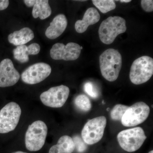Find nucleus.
I'll use <instances>...</instances> for the list:
<instances>
[{
    "label": "nucleus",
    "mask_w": 153,
    "mask_h": 153,
    "mask_svg": "<svg viewBox=\"0 0 153 153\" xmlns=\"http://www.w3.org/2000/svg\"><path fill=\"white\" fill-rule=\"evenodd\" d=\"M41 50V47L37 43H33L27 47L28 55H36L38 54Z\"/></svg>",
    "instance_id": "24"
},
{
    "label": "nucleus",
    "mask_w": 153,
    "mask_h": 153,
    "mask_svg": "<svg viewBox=\"0 0 153 153\" xmlns=\"http://www.w3.org/2000/svg\"><path fill=\"white\" fill-rule=\"evenodd\" d=\"M14 57L20 63H25L29 60L27 53V47L26 45L18 46L13 51Z\"/></svg>",
    "instance_id": "20"
},
{
    "label": "nucleus",
    "mask_w": 153,
    "mask_h": 153,
    "mask_svg": "<svg viewBox=\"0 0 153 153\" xmlns=\"http://www.w3.org/2000/svg\"><path fill=\"white\" fill-rule=\"evenodd\" d=\"M82 48H82V47H80V49H81H81H82Z\"/></svg>",
    "instance_id": "32"
},
{
    "label": "nucleus",
    "mask_w": 153,
    "mask_h": 153,
    "mask_svg": "<svg viewBox=\"0 0 153 153\" xmlns=\"http://www.w3.org/2000/svg\"><path fill=\"white\" fill-rule=\"evenodd\" d=\"M127 30L126 21L120 16H110L102 22L99 29L100 41L105 44H112L119 35Z\"/></svg>",
    "instance_id": "2"
},
{
    "label": "nucleus",
    "mask_w": 153,
    "mask_h": 153,
    "mask_svg": "<svg viewBox=\"0 0 153 153\" xmlns=\"http://www.w3.org/2000/svg\"><path fill=\"white\" fill-rule=\"evenodd\" d=\"M149 153H153V151L152 150L150 151V152Z\"/></svg>",
    "instance_id": "30"
},
{
    "label": "nucleus",
    "mask_w": 153,
    "mask_h": 153,
    "mask_svg": "<svg viewBox=\"0 0 153 153\" xmlns=\"http://www.w3.org/2000/svg\"><path fill=\"white\" fill-rule=\"evenodd\" d=\"M84 90L85 93L93 98H97L98 97V91L93 83L88 82L84 85Z\"/></svg>",
    "instance_id": "22"
},
{
    "label": "nucleus",
    "mask_w": 153,
    "mask_h": 153,
    "mask_svg": "<svg viewBox=\"0 0 153 153\" xmlns=\"http://www.w3.org/2000/svg\"><path fill=\"white\" fill-rule=\"evenodd\" d=\"M93 4L102 13L114 10L116 5L113 0H93Z\"/></svg>",
    "instance_id": "18"
},
{
    "label": "nucleus",
    "mask_w": 153,
    "mask_h": 153,
    "mask_svg": "<svg viewBox=\"0 0 153 153\" xmlns=\"http://www.w3.org/2000/svg\"><path fill=\"white\" fill-rule=\"evenodd\" d=\"M69 88L64 85H60L49 88L43 92L40 95L42 103L51 108H60L66 103L69 96Z\"/></svg>",
    "instance_id": "9"
},
{
    "label": "nucleus",
    "mask_w": 153,
    "mask_h": 153,
    "mask_svg": "<svg viewBox=\"0 0 153 153\" xmlns=\"http://www.w3.org/2000/svg\"><path fill=\"white\" fill-rule=\"evenodd\" d=\"M22 110L18 103L10 102L0 111V133L13 131L19 123Z\"/></svg>",
    "instance_id": "6"
},
{
    "label": "nucleus",
    "mask_w": 153,
    "mask_h": 153,
    "mask_svg": "<svg viewBox=\"0 0 153 153\" xmlns=\"http://www.w3.org/2000/svg\"><path fill=\"white\" fill-rule=\"evenodd\" d=\"M20 74L10 59H4L0 63V87L13 86L19 81Z\"/></svg>",
    "instance_id": "12"
},
{
    "label": "nucleus",
    "mask_w": 153,
    "mask_h": 153,
    "mask_svg": "<svg viewBox=\"0 0 153 153\" xmlns=\"http://www.w3.org/2000/svg\"><path fill=\"white\" fill-rule=\"evenodd\" d=\"M81 50L79 44L73 42L68 43L66 45L57 43L50 50V56L55 60H74L79 58Z\"/></svg>",
    "instance_id": "11"
},
{
    "label": "nucleus",
    "mask_w": 153,
    "mask_h": 153,
    "mask_svg": "<svg viewBox=\"0 0 153 153\" xmlns=\"http://www.w3.org/2000/svg\"><path fill=\"white\" fill-rule=\"evenodd\" d=\"M153 74V59L148 56H143L134 60L130 71L131 81L135 85L147 82Z\"/></svg>",
    "instance_id": "4"
},
{
    "label": "nucleus",
    "mask_w": 153,
    "mask_h": 153,
    "mask_svg": "<svg viewBox=\"0 0 153 153\" xmlns=\"http://www.w3.org/2000/svg\"><path fill=\"white\" fill-rule=\"evenodd\" d=\"M72 139L75 145V149H76L77 152L83 153L87 149V146L80 137L78 136H75Z\"/></svg>",
    "instance_id": "23"
},
{
    "label": "nucleus",
    "mask_w": 153,
    "mask_h": 153,
    "mask_svg": "<svg viewBox=\"0 0 153 153\" xmlns=\"http://www.w3.org/2000/svg\"><path fill=\"white\" fill-rule=\"evenodd\" d=\"M141 7L145 11L152 12L153 11V1L152 0H142L141 1Z\"/></svg>",
    "instance_id": "25"
},
{
    "label": "nucleus",
    "mask_w": 153,
    "mask_h": 153,
    "mask_svg": "<svg viewBox=\"0 0 153 153\" xmlns=\"http://www.w3.org/2000/svg\"><path fill=\"white\" fill-rule=\"evenodd\" d=\"M48 133L47 125L41 120L34 122L25 134L26 147L30 152H37L44 146Z\"/></svg>",
    "instance_id": "3"
},
{
    "label": "nucleus",
    "mask_w": 153,
    "mask_h": 153,
    "mask_svg": "<svg viewBox=\"0 0 153 153\" xmlns=\"http://www.w3.org/2000/svg\"><path fill=\"white\" fill-rule=\"evenodd\" d=\"M128 106L122 104H117L114 107L110 113V116L114 120L121 121Z\"/></svg>",
    "instance_id": "21"
},
{
    "label": "nucleus",
    "mask_w": 153,
    "mask_h": 153,
    "mask_svg": "<svg viewBox=\"0 0 153 153\" xmlns=\"http://www.w3.org/2000/svg\"><path fill=\"white\" fill-rule=\"evenodd\" d=\"M74 104L77 108L84 112H87L91 109V102L89 99L84 94L77 96L74 100Z\"/></svg>",
    "instance_id": "19"
},
{
    "label": "nucleus",
    "mask_w": 153,
    "mask_h": 153,
    "mask_svg": "<svg viewBox=\"0 0 153 153\" xmlns=\"http://www.w3.org/2000/svg\"><path fill=\"white\" fill-rule=\"evenodd\" d=\"M100 18V15L96 9L89 8L85 12L82 20H78L75 23V30L78 33H84L90 25L97 23Z\"/></svg>",
    "instance_id": "14"
},
{
    "label": "nucleus",
    "mask_w": 153,
    "mask_h": 153,
    "mask_svg": "<svg viewBox=\"0 0 153 153\" xmlns=\"http://www.w3.org/2000/svg\"><path fill=\"white\" fill-rule=\"evenodd\" d=\"M52 68L49 64L38 63L33 64L25 69L21 77L25 83L33 85L40 83L48 77L51 74Z\"/></svg>",
    "instance_id": "10"
},
{
    "label": "nucleus",
    "mask_w": 153,
    "mask_h": 153,
    "mask_svg": "<svg viewBox=\"0 0 153 153\" xmlns=\"http://www.w3.org/2000/svg\"><path fill=\"white\" fill-rule=\"evenodd\" d=\"M146 138L144 131L141 127L125 130L120 131L117 136L121 147L129 152L138 150Z\"/></svg>",
    "instance_id": "5"
},
{
    "label": "nucleus",
    "mask_w": 153,
    "mask_h": 153,
    "mask_svg": "<svg viewBox=\"0 0 153 153\" xmlns=\"http://www.w3.org/2000/svg\"><path fill=\"white\" fill-rule=\"evenodd\" d=\"M110 108H107V111H108V110H109Z\"/></svg>",
    "instance_id": "31"
},
{
    "label": "nucleus",
    "mask_w": 153,
    "mask_h": 153,
    "mask_svg": "<svg viewBox=\"0 0 153 153\" xmlns=\"http://www.w3.org/2000/svg\"><path fill=\"white\" fill-rule=\"evenodd\" d=\"M52 10L47 0H37L33 6L32 15L34 19L39 17L41 20H44L50 16Z\"/></svg>",
    "instance_id": "17"
},
{
    "label": "nucleus",
    "mask_w": 153,
    "mask_h": 153,
    "mask_svg": "<svg viewBox=\"0 0 153 153\" xmlns=\"http://www.w3.org/2000/svg\"><path fill=\"white\" fill-rule=\"evenodd\" d=\"M107 120L104 116H100L89 120L83 127L81 133L85 143L93 145L99 142L104 134Z\"/></svg>",
    "instance_id": "7"
},
{
    "label": "nucleus",
    "mask_w": 153,
    "mask_h": 153,
    "mask_svg": "<svg viewBox=\"0 0 153 153\" xmlns=\"http://www.w3.org/2000/svg\"><path fill=\"white\" fill-rule=\"evenodd\" d=\"M150 109L147 104L138 102L128 107L122 118L121 123L126 127H132L143 123L147 119Z\"/></svg>",
    "instance_id": "8"
},
{
    "label": "nucleus",
    "mask_w": 153,
    "mask_h": 153,
    "mask_svg": "<svg viewBox=\"0 0 153 153\" xmlns=\"http://www.w3.org/2000/svg\"><path fill=\"white\" fill-rule=\"evenodd\" d=\"M13 153H27L26 152H21V151H18V152H13Z\"/></svg>",
    "instance_id": "29"
},
{
    "label": "nucleus",
    "mask_w": 153,
    "mask_h": 153,
    "mask_svg": "<svg viewBox=\"0 0 153 153\" xmlns=\"http://www.w3.org/2000/svg\"><path fill=\"white\" fill-rule=\"evenodd\" d=\"M67 20L65 15H57L51 22L50 26L47 28L45 35L50 39H55L61 36L67 27Z\"/></svg>",
    "instance_id": "13"
},
{
    "label": "nucleus",
    "mask_w": 153,
    "mask_h": 153,
    "mask_svg": "<svg viewBox=\"0 0 153 153\" xmlns=\"http://www.w3.org/2000/svg\"><path fill=\"white\" fill-rule=\"evenodd\" d=\"M120 1L122 3H129L131 1V0H121Z\"/></svg>",
    "instance_id": "28"
},
{
    "label": "nucleus",
    "mask_w": 153,
    "mask_h": 153,
    "mask_svg": "<svg viewBox=\"0 0 153 153\" xmlns=\"http://www.w3.org/2000/svg\"><path fill=\"white\" fill-rule=\"evenodd\" d=\"M36 0H25L24 3L29 7H33L36 4Z\"/></svg>",
    "instance_id": "27"
},
{
    "label": "nucleus",
    "mask_w": 153,
    "mask_h": 153,
    "mask_svg": "<svg viewBox=\"0 0 153 153\" xmlns=\"http://www.w3.org/2000/svg\"><path fill=\"white\" fill-rule=\"evenodd\" d=\"M10 2L8 0H0V11L6 10L8 7Z\"/></svg>",
    "instance_id": "26"
},
{
    "label": "nucleus",
    "mask_w": 153,
    "mask_h": 153,
    "mask_svg": "<svg viewBox=\"0 0 153 153\" xmlns=\"http://www.w3.org/2000/svg\"><path fill=\"white\" fill-rule=\"evenodd\" d=\"M100 66L105 79L113 82L117 79L122 64L121 55L117 50L106 49L100 56Z\"/></svg>",
    "instance_id": "1"
},
{
    "label": "nucleus",
    "mask_w": 153,
    "mask_h": 153,
    "mask_svg": "<svg viewBox=\"0 0 153 153\" xmlns=\"http://www.w3.org/2000/svg\"><path fill=\"white\" fill-rule=\"evenodd\" d=\"M34 37L33 30L30 28L25 27L10 34L8 39L10 44L18 47L25 45L33 40Z\"/></svg>",
    "instance_id": "15"
},
{
    "label": "nucleus",
    "mask_w": 153,
    "mask_h": 153,
    "mask_svg": "<svg viewBox=\"0 0 153 153\" xmlns=\"http://www.w3.org/2000/svg\"><path fill=\"white\" fill-rule=\"evenodd\" d=\"M75 149L73 139L68 135L60 137L57 144L49 149V153H72Z\"/></svg>",
    "instance_id": "16"
}]
</instances>
